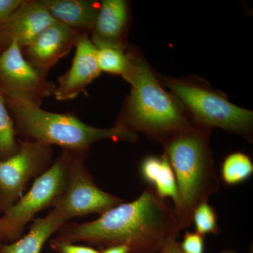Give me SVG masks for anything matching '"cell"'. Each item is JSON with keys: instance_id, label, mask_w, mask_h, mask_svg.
Masks as SVG:
<instances>
[{"instance_id": "cell-4", "label": "cell", "mask_w": 253, "mask_h": 253, "mask_svg": "<svg viewBox=\"0 0 253 253\" xmlns=\"http://www.w3.org/2000/svg\"><path fill=\"white\" fill-rule=\"evenodd\" d=\"M4 95L14 117L16 133L23 136V140L56 145L73 151H88L91 144L105 139L131 143L137 141L136 132L123 126L96 127L83 123L74 115L49 112L22 96L8 93Z\"/></svg>"}, {"instance_id": "cell-18", "label": "cell", "mask_w": 253, "mask_h": 253, "mask_svg": "<svg viewBox=\"0 0 253 253\" xmlns=\"http://www.w3.org/2000/svg\"><path fill=\"white\" fill-rule=\"evenodd\" d=\"M14 120L10 116L4 93L0 89V161L18 152L19 142L16 139Z\"/></svg>"}, {"instance_id": "cell-17", "label": "cell", "mask_w": 253, "mask_h": 253, "mask_svg": "<svg viewBox=\"0 0 253 253\" xmlns=\"http://www.w3.org/2000/svg\"><path fill=\"white\" fill-rule=\"evenodd\" d=\"M253 174L252 161L244 153L234 152L228 155L221 164V179L226 185L241 184L249 179Z\"/></svg>"}, {"instance_id": "cell-24", "label": "cell", "mask_w": 253, "mask_h": 253, "mask_svg": "<svg viewBox=\"0 0 253 253\" xmlns=\"http://www.w3.org/2000/svg\"><path fill=\"white\" fill-rule=\"evenodd\" d=\"M159 253H184L181 251L179 243L177 242L176 239L172 240L169 241V243ZM220 253H236L234 251L231 250H226V251H221Z\"/></svg>"}, {"instance_id": "cell-27", "label": "cell", "mask_w": 253, "mask_h": 253, "mask_svg": "<svg viewBox=\"0 0 253 253\" xmlns=\"http://www.w3.org/2000/svg\"><path fill=\"white\" fill-rule=\"evenodd\" d=\"M249 253H253V248L251 247V249L250 250Z\"/></svg>"}, {"instance_id": "cell-2", "label": "cell", "mask_w": 253, "mask_h": 253, "mask_svg": "<svg viewBox=\"0 0 253 253\" xmlns=\"http://www.w3.org/2000/svg\"><path fill=\"white\" fill-rule=\"evenodd\" d=\"M127 54L130 66L123 78L130 84L131 91L115 126L139 131L161 144L194 126L142 55L132 49Z\"/></svg>"}, {"instance_id": "cell-28", "label": "cell", "mask_w": 253, "mask_h": 253, "mask_svg": "<svg viewBox=\"0 0 253 253\" xmlns=\"http://www.w3.org/2000/svg\"><path fill=\"white\" fill-rule=\"evenodd\" d=\"M0 253H2V252H1V251H0Z\"/></svg>"}, {"instance_id": "cell-20", "label": "cell", "mask_w": 253, "mask_h": 253, "mask_svg": "<svg viewBox=\"0 0 253 253\" xmlns=\"http://www.w3.org/2000/svg\"><path fill=\"white\" fill-rule=\"evenodd\" d=\"M196 227V232L203 236L206 234H219L217 215L215 210L209 204L208 201L201 203L194 210L192 223Z\"/></svg>"}, {"instance_id": "cell-21", "label": "cell", "mask_w": 253, "mask_h": 253, "mask_svg": "<svg viewBox=\"0 0 253 253\" xmlns=\"http://www.w3.org/2000/svg\"><path fill=\"white\" fill-rule=\"evenodd\" d=\"M204 236L187 231L179 246L184 253H204Z\"/></svg>"}, {"instance_id": "cell-8", "label": "cell", "mask_w": 253, "mask_h": 253, "mask_svg": "<svg viewBox=\"0 0 253 253\" xmlns=\"http://www.w3.org/2000/svg\"><path fill=\"white\" fill-rule=\"evenodd\" d=\"M14 156L0 161V213L6 212L23 196L29 181L45 172L54 160L52 146L20 139Z\"/></svg>"}, {"instance_id": "cell-7", "label": "cell", "mask_w": 253, "mask_h": 253, "mask_svg": "<svg viewBox=\"0 0 253 253\" xmlns=\"http://www.w3.org/2000/svg\"><path fill=\"white\" fill-rule=\"evenodd\" d=\"M87 152L70 151L66 186L53 207L66 221L89 214L101 215L125 202L96 185L85 166Z\"/></svg>"}, {"instance_id": "cell-13", "label": "cell", "mask_w": 253, "mask_h": 253, "mask_svg": "<svg viewBox=\"0 0 253 253\" xmlns=\"http://www.w3.org/2000/svg\"><path fill=\"white\" fill-rule=\"evenodd\" d=\"M130 21V6L126 0H103L91 31V42L96 47L114 46L126 49V33Z\"/></svg>"}, {"instance_id": "cell-26", "label": "cell", "mask_w": 253, "mask_h": 253, "mask_svg": "<svg viewBox=\"0 0 253 253\" xmlns=\"http://www.w3.org/2000/svg\"><path fill=\"white\" fill-rule=\"evenodd\" d=\"M4 244H6V241H5L4 236H3L1 231H0V246Z\"/></svg>"}, {"instance_id": "cell-22", "label": "cell", "mask_w": 253, "mask_h": 253, "mask_svg": "<svg viewBox=\"0 0 253 253\" xmlns=\"http://www.w3.org/2000/svg\"><path fill=\"white\" fill-rule=\"evenodd\" d=\"M49 246L57 253H101V251L91 246H81L72 243L50 241Z\"/></svg>"}, {"instance_id": "cell-14", "label": "cell", "mask_w": 253, "mask_h": 253, "mask_svg": "<svg viewBox=\"0 0 253 253\" xmlns=\"http://www.w3.org/2000/svg\"><path fill=\"white\" fill-rule=\"evenodd\" d=\"M56 22L81 34L90 35L100 2L93 0H41Z\"/></svg>"}, {"instance_id": "cell-10", "label": "cell", "mask_w": 253, "mask_h": 253, "mask_svg": "<svg viewBox=\"0 0 253 253\" xmlns=\"http://www.w3.org/2000/svg\"><path fill=\"white\" fill-rule=\"evenodd\" d=\"M81 35L55 21L22 49L23 54L33 67L47 76L50 70L76 46Z\"/></svg>"}, {"instance_id": "cell-19", "label": "cell", "mask_w": 253, "mask_h": 253, "mask_svg": "<svg viewBox=\"0 0 253 253\" xmlns=\"http://www.w3.org/2000/svg\"><path fill=\"white\" fill-rule=\"evenodd\" d=\"M96 59L101 72L119 75L123 78L130 66V60L126 50L114 46L96 47Z\"/></svg>"}, {"instance_id": "cell-25", "label": "cell", "mask_w": 253, "mask_h": 253, "mask_svg": "<svg viewBox=\"0 0 253 253\" xmlns=\"http://www.w3.org/2000/svg\"><path fill=\"white\" fill-rule=\"evenodd\" d=\"M101 253H130L129 249L126 246H114L102 250Z\"/></svg>"}, {"instance_id": "cell-5", "label": "cell", "mask_w": 253, "mask_h": 253, "mask_svg": "<svg viewBox=\"0 0 253 253\" xmlns=\"http://www.w3.org/2000/svg\"><path fill=\"white\" fill-rule=\"evenodd\" d=\"M167 86L194 126L211 130L219 128L227 133L253 138V112L232 104L222 93L205 82L164 78Z\"/></svg>"}, {"instance_id": "cell-1", "label": "cell", "mask_w": 253, "mask_h": 253, "mask_svg": "<svg viewBox=\"0 0 253 253\" xmlns=\"http://www.w3.org/2000/svg\"><path fill=\"white\" fill-rule=\"evenodd\" d=\"M50 241L77 244L104 250L126 246L130 253H159L179 231L173 206L161 199L151 188L135 200L123 202L83 223H66Z\"/></svg>"}, {"instance_id": "cell-9", "label": "cell", "mask_w": 253, "mask_h": 253, "mask_svg": "<svg viewBox=\"0 0 253 253\" xmlns=\"http://www.w3.org/2000/svg\"><path fill=\"white\" fill-rule=\"evenodd\" d=\"M56 86L28 62L16 42L0 53V89L3 92L22 96L41 106L43 100L54 95Z\"/></svg>"}, {"instance_id": "cell-16", "label": "cell", "mask_w": 253, "mask_h": 253, "mask_svg": "<svg viewBox=\"0 0 253 253\" xmlns=\"http://www.w3.org/2000/svg\"><path fill=\"white\" fill-rule=\"evenodd\" d=\"M139 170L142 179L160 198L171 199L173 206L176 204L178 194L175 175L166 154L144 158Z\"/></svg>"}, {"instance_id": "cell-15", "label": "cell", "mask_w": 253, "mask_h": 253, "mask_svg": "<svg viewBox=\"0 0 253 253\" xmlns=\"http://www.w3.org/2000/svg\"><path fill=\"white\" fill-rule=\"evenodd\" d=\"M67 222L52 209L45 217L33 219L27 234L14 242L1 245L0 251L3 253H41L48 239Z\"/></svg>"}, {"instance_id": "cell-23", "label": "cell", "mask_w": 253, "mask_h": 253, "mask_svg": "<svg viewBox=\"0 0 253 253\" xmlns=\"http://www.w3.org/2000/svg\"><path fill=\"white\" fill-rule=\"evenodd\" d=\"M24 0H0V29L17 11Z\"/></svg>"}, {"instance_id": "cell-11", "label": "cell", "mask_w": 253, "mask_h": 253, "mask_svg": "<svg viewBox=\"0 0 253 253\" xmlns=\"http://www.w3.org/2000/svg\"><path fill=\"white\" fill-rule=\"evenodd\" d=\"M76 54L71 67L59 78L54 95L57 101L74 99L85 93L89 84L101 74L97 59L96 47L91 42L89 35L83 34L76 44Z\"/></svg>"}, {"instance_id": "cell-3", "label": "cell", "mask_w": 253, "mask_h": 253, "mask_svg": "<svg viewBox=\"0 0 253 253\" xmlns=\"http://www.w3.org/2000/svg\"><path fill=\"white\" fill-rule=\"evenodd\" d=\"M211 131L194 126L162 144L176 178L178 199L173 212L179 231L191 225L196 207L219 190Z\"/></svg>"}, {"instance_id": "cell-6", "label": "cell", "mask_w": 253, "mask_h": 253, "mask_svg": "<svg viewBox=\"0 0 253 253\" xmlns=\"http://www.w3.org/2000/svg\"><path fill=\"white\" fill-rule=\"evenodd\" d=\"M70 154V151L62 150L45 172L36 178L28 192L1 214L0 231L6 244L20 239L38 212L54 207L66 186Z\"/></svg>"}, {"instance_id": "cell-12", "label": "cell", "mask_w": 253, "mask_h": 253, "mask_svg": "<svg viewBox=\"0 0 253 253\" xmlns=\"http://www.w3.org/2000/svg\"><path fill=\"white\" fill-rule=\"evenodd\" d=\"M54 22L41 0H24L0 29V47L6 49L15 41L21 49H24Z\"/></svg>"}]
</instances>
